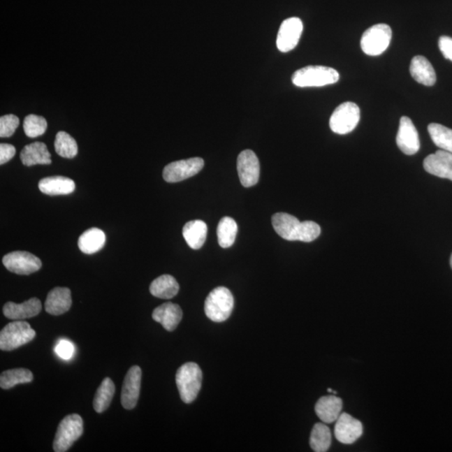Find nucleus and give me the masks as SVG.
Returning a JSON list of instances; mask_svg holds the SVG:
<instances>
[{"mask_svg": "<svg viewBox=\"0 0 452 452\" xmlns=\"http://www.w3.org/2000/svg\"><path fill=\"white\" fill-rule=\"evenodd\" d=\"M275 231L282 238L289 242H312L321 234V228L314 221H299V219L286 213L275 214L272 219Z\"/></svg>", "mask_w": 452, "mask_h": 452, "instance_id": "f257e3e1", "label": "nucleus"}, {"mask_svg": "<svg viewBox=\"0 0 452 452\" xmlns=\"http://www.w3.org/2000/svg\"><path fill=\"white\" fill-rule=\"evenodd\" d=\"M340 75L335 69L323 66H308L299 69L291 78L295 86L319 87L339 82Z\"/></svg>", "mask_w": 452, "mask_h": 452, "instance_id": "f03ea898", "label": "nucleus"}, {"mask_svg": "<svg viewBox=\"0 0 452 452\" xmlns=\"http://www.w3.org/2000/svg\"><path fill=\"white\" fill-rule=\"evenodd\" d=\"M202 379V371L196 363H186L177 371L176 384L184 403L190 404L196 400L201 391Z\"/></svg>", "mask_w": 452, "mask_h": 452, "instance_id": "7ed1b4c3", "label": "nucleus"}, {"mask_svg": "<svg viewBox=\"0 0 452 452\" xmlns=\"http://www.w3.org/2000/svg\"><path fill=\"white\" fill-rule=\"evenodd\" d=\"M234 307V298L225 286H218L207 297L205 312L207 318L215 323L225 322L230 318Z\"/></svg>", "mask_w": 452, "mask_h": 452, "instance_id": "20e7f679", "label": "nucleus"}, {"mask_svg": "<svg viewBox=\"0 0 452 452\" xmlns=\"http://www.w3.org/2000/svg\"><path fill=\"white\" fill-rule=\"evenodd\" d=\"M83 420L78 414L67 416L59 424L53 443L56 452L68 451L75 442L82 436Z\"/></svg>", "mask_w": 452, "mask_h": 452, "instance_id": "39448f33", "label": "nucleus"}, {"mask_svg": "<svg viewBox=\"0 0 452 452\" xmlns=\"http://www.w3.org/2000/svg\"><path fill=\"white\" fill-rule=\"evenodd\" d=\"M36 333L27 322L17 320L4 327L0 333V349L11 351L35 339Z\"/></svg>", "mask_w": 452, "mask_h": 452, "instance_id": "423d86ee", "label": "nucleus"}, {"mask_svg": "<svg viewBox=\"0 0 452 452\" xmlns=\"http://www.w3.org/2000/svg\"><path fill=\"white\" fill-rule=\"evenodd\" d=\"M391 38V28L388 24H375L363 34L360 41L363 52L367 56H379L386 52L390 45Z\"/></svg>", "mask_w": 452, "mask_h": 452, "instance_id": "0eeeda50", "label": "nucleus"}, {"mask_svg": "<svg viewBox=\"0 0 452 452\" xmlns=\"http://www.w3.org/2000/svg\"><path fill=\"white\" fill-rule=\"evenodd\" d=\"M360 120V109L353 103H342L333 112L329 126L333 133L344 135L356 129Z\"/></svg>", "mask_w": 452, "mask_h": 452, "instance_id": "6e6552de", "label": "nucleus"}, {"mask_svg": "<svg viewBox=\"0 0 452 452\" xmlns=\"http://www.w3.org/2000/svg\"><path fill=\"white\" fill-rule=\"evenodd\" d=\"M204 166V160L201 158L180 160L168 164L164 168L163 177L168 183H177L196 175Z\"/></svg>", "mask_w": 452, "mask_h": 452, "instance_id": "1a4fd4ad", "label": "nucleus"}, {"mask_svg": "<svg viewBox=\"0 0 452 452\" xmlns=\"http://www.w3.org/2000/svg\"><path fill=\"white\" fill-rule=\"evenodd\" d=\"M3 264L8 271L18 275H31L42 267L40 258L27 251H13L3 257Z\"/></svg>", "mask_w": 452, "mask_h": 452, "instance_id": "9d476101", "label": "nucleus"}, {"mask_svg": "<svg viewBox=\"0 0 452 452\" xmlns=\"http://www.w3.org/2000/svg\"><path fill=\"white\" fill-rule=\"evenodd\" d=\"M303 29L302 20L291 17L283 21L277 34V46L282 52H289L298 45Z\"/></svg>", "mask_w": 452, "mask_h": 452, "instance_id": "9b49d317", "label": "nucleus"}, {"mask_svg": "<svg viewBox=\"0 0 452 452\" xmlns=\"http://www.w3.org/2000/svg\"><path fill=\"white\" fill-rule=\"evenodd\" d=\"M238 171L240 183L249 188L258 183L260 178V162L251 150H244L238 156Z\"/></svg>", "mask_w": 452, "mask_h": 452, "instance_id": "f8f14e48", "label": "nucleus"}, {"mask_svg": "<svg viewBox=\"0 0 452 452\" xmlns=\"http://www.w3.org/2000/svg\"><path fill=\"white\" fill-rule=\"evenodd\" d=\"M142 370L140 367L133 366L126 373L122 384L121 403L126 409L136 407L140 395Z\"/></svg>", "mask_w": 452, "mask_h": 452, "instance_id": "ddd939ff", "label": "nucleus"}, {"mask_svg": "<svg viewBox=\"0 0 452 452\" xmlns=\"http://www.w3.org/2000/svg\"><path fill=\"white\" fill-rule=\"evenodd\" d=\"M396 143L399 149L407 155L416 154L420 150L419 134L411 118L408 117L400 118Z\"/></svg>", "mask_w": 452, "mask_h": 452, "instance_id": "4468645a", "label": "nucleus"}, {"mask_svg": "<svg viewBox=\"0 0 452 452\" xmlns=\"http://www.w3.org/2000/svg\"><path fill=\"white\" fill-rule=\"evenodd\" d=\"M361 422L347 413H342L336 421L335 436L343 444L349 445L360 439L363 435Z\"/></svg>", "mask_w": 452, "mask_h": 452, "instance_id": "2eb2a0df", "label": "nucleus"}, {"mask_svg": "<svg viewBox=\"0 0 452 452\" xmlns=\"http://www.w3.org/2000/svg\"><path fill=\"white\" fill-rule=\"evenodd\" d=\"M425 170L429 174L452 181V154L439 150L424 160Z\"/></svg>", "mask_w": 452, "mask_h": 452, "instance_id": "dca6fc26", "label": "nucleus"}, {"mask_svg": "<svg viewBox=\"0 0 452 452\" xmlns=\"http://www.w3.org/2000/svg\"><path fill=\"white\" fill-rule=\"evenodd\" d=\"M42 304L40 299L33 298L23 303L8 302L3 306V315L8 319L23 320L34 318L40 314Z\"/></svg>", "mask_w": 452, "mask_h": 452, "instance_id": "f3484780", "label": "nucleus"}, {"mask_svg": "<svg viewBox=\"0 0 452 452\" xmlns=\"http://www.w3.org/2000/svg\"><path fill=\"white\" fill-rule=\"evenodd\" d=\"M71 304V290L67 287H54L46 298L45 309L49 314L59 316L68 312Z\"/></svg>", "mask_w": 452, "mask_h": 452, "instance_id": "a211bd4d", "label": "nucleus"}, {"mask_svg": "<svg viewBox=\"0 0 452 452\" xmlns=\"http://www.w3.org/2000/svg\"><path fill=\"white\" fill-rule=\"evenodd\" d=\"M183 318V311L177 304L166 302L156 307L153 312V319L159 323L168 332L175 330Z\"/></svg>", "mask_w": 452, "mask_h": 452, "instance_id": "6ab92c4d", "label": "nucleus"}, {"mask_svg": "<svg viewBox=\"0 0 452 452\" xmlns=\"http://www.w3.org/2000/svg\"><path fill=\"white\" fill-rule=\"evenodd\" d=\"M343 401L336 395L323 396L315 405L316 416L325 424L336 422L341 415Z\"/></svg>", "mask_w": 452, "mask_h": 452, "instance_id": "aec40b11", "label": "nucleus"}, {"mask_svg": "<svg viewBox=\"0 0 452 452\" xmlns=\"http://www.w3.org/2000/svg\"><path fill=\"white\" fill-rule=\"evenodd\" d=\"M52 156L44 143L36 142L25 146L20 153L21 162L24 166L31 167L41 164L48 166L52 163Z\"/></svg>", "mask_w": 452, "mask_h": 452, "instance_id": "412c9836", "label": "nucleus"}, {"mask_svg": "<svg viewBox=\"0 0 452 452\" xmlns=\"http://www.w3.org/2000/svg\"><path fill=\"white\" fill-rule=\"evenodd\" d=\"M409 73L418 83L432 87L437 82V74L430 62L424 57L416 56L412 59Z\"/></svg>", "mask_w": 452, "mask_h": 452, "instance_id": "4be33fe9", "label": "nucleus"}, {"mask_svg": "<svg viewBox=\"0 0 452 452\" xmlns=\"http://www.w3.org/2000/svg\"><path fill=\"white\" fill-rule=\"evenodd\" d=\"M75 189V182L63 176L48 177L39 182L41 191L50 196H66L73 193Z\"/></svg>", "mask_w": 452, "mask_h": 452, "instance_id": "5701e85b", "label": "nucleus"}, {"mask_svg": "<svg viewBox=\"0 0 452 452\" xmlns=\"http://www.w3.org/2000/svg\"><path fill=\"white\" fill-rule=\"evenodd\" d=\"M185 242L193 250H198L205 244L207 236V225L201 219L189 221L183 228Z\"/></svg>", "mask_w": 452, "mask_h": 452, "instance_id": "b1692460", "label": "nucleus"}, {"mask_svg": "<svg viewBox=\"0 0 452 452\" xmlns=\"http://www.w3.org/2000/svg\"><path fill=\"white\" fill-rule=\"evenodd\" d=\"M150 290L156 298L171 299L178 294L180 285L174 277L163 275L151 283Z\"/></svg>", "mask_w": 452, "mask_h": 452, "instance_id": "393cba45", "label": "nucleus"}, {"mask_svg": "<svg viewBox=\"0 0 452 452\" xmlns=\"http://www.w3.org/2000/svg\"><path fill=\"white\" fill-rule=\"evenodd\" d=\"M105 243V235L99 228H91L80 236L78 247L85 254H94L103 248Z\"/></svg>", "mask_w": 452, "mask_h": 452, "instance_id": "a878e982", "label": "nucleus"}, {"mask_svg": "<svg viewBox=\"0 0 452 452\" xmlns=\"http://www.w3.org/2000/svg\"><path fill=\"white\" fill-rule=\"evenodd\" d=\"M115 384L110 378H105L96 392L93 400V407L96 412L103 413L111 404L114 394H115Z\"/></svg>", "mask_w": 452, "mask_h": 452, "instance_id": "bb28decb", "label": "nucleus"}, {"mask_svg": "<svg viewBox=\"0 0 452 452\" xmlns=\"http://www.w3.org/2000/svg\"><path fill=\"white\" fill-rule=\"evenodd\" d=\"M238 232V226L234 219L223 217L217 227L218 243L222 248L233 246Z\"/></svg>", "mask_w": 452, "mask_h": 452, "instance_id": "cd10ccee", "label": "nucleus"}, {"mask_svg": "<svg viewBox=\"0 0 452 452\" xmlns=\"http://www.w3.org/2000/svg\"><path fill=\"white\" fill-rule=\"evenodd\" d=\"M332 435L330 429L323 423H316L312 430L310 446L312 451L325 452L330 449Z\"/></svg>", "mask_w": 452, "mask_h": 452, "instance_id": "c85d7f7f", "label": "nucleus"}, {"mask_svg": "<svg viewBox=\"0 0 452 452\" xmlns=\"http://www.w3.org/2000/svg\"><path fill=\"white\" fill-rule=\"evenodd\" d=\"M33 379L32 372L23 367L6 370L0 375V387L8 390L17 384L31 383Z\"/></svg>", "mask_w": 452, "mask_h": 452, "instance_id": "c756f323", "label": "nucleus"}, {"mask_svg": "<svg viewBox=\"0 0 452 452\" xmlns=\"http://www.w3.org/2000/svg\"><path fill=\"white\" fill-rule=\"evenodd\" d=\"M428 132L435 145L452 154V129L441 124H430Z\"/></svg>", "mask_w": 452, "mask_h": 452, "instance_id": "7c9ffc66", "label": "nucleus"}, {"mask_svg": "<svg viewBox=\"0 0 452 452\" xmlns=\"http://www.w3.org/2000/svg\"><path fill=\"white\" fill-rule=\"evenodd\" d=\"M54 150L58 155L65 159H73L78 154L77 142L70 134L63 131L57 134Z\"/></svg>", "mask_w": 452, "mask_h": 452, "instance_id": "2f4dec72", "label": "nucleus"}, {"mask_svg": "<svg viewBox=\"0 0 452 452\" xmlns=\"http://www.w3.org/2000/svg\"><path fill=\"white\" fill-rule=\"evenodd\" d=\"M23 128L27 137L35 138L45 133L48 129V122L43 117L31 114L24 118Z\"/></svg>", "mask_w": 452, "mask_h": 452, "instance_id": "473e14b6", "label": "nucleus"}, {"mask_svg": "<svg viewBox=\"0 0 452 452\" xmlns=\"http://www.w3.org/2000/svg\"><path fill=\"white\" fill-rule=\"evenodd\" d=\"M20 119L18 117L8 114L0 117V137L10 138L18 128Z\"/></svg>", "mask_w": 452, "mask_h": 452, "instance_id": "72a5a7b5", "label": "nucleus"}, {"mask_svg": "<svg viewBox=\"0 0 452 452\" xmlns=\"http://www.w3.org/2000/svg\"><path fill=\"white\" fill-rule=\"evenodd\" d=\"M74 351V345L67 340H61L56 346V353L63 360H71L73 356Z\"/></svg>", "mask_w": 452, "mask_h": 452, "instance_id": "f704fd0d", "label": "nucleus"}, {"mask_svg": "<svg viewBox=\"0 0 452 452\" xmlns=\"http://www.w3.org/2000/svg\"><path fill=\"white\" fill-rule=\"evenodd\" d=\"M16 150L15 147L11 145H8V143H1L0 145V164L8 163L14 158L15 155Z\"/></svg>", "mask_w": 452, "mask_h": 452, "instance_id": "c9c22d12", "label": "nucleus"}, {"mask_svg": "<svg viewBox=\"0 0 452 452\" xmlns=\"http://www.w3.org/2000/svg\"><path fill=\"white\" fill-rule=\"evenodd\" d=\"M439 48L447 60L452 61V38L442 36L439 39Z\"/></svg>", "mask_w": 452, "mask_h": 452, "instance_id": "e433bc0d", "label": "nucleus"}, {"mask_svg": "<svg viewBox=\"0 0 452 452\" xmlns=\"http://www.w3.org/2000/svg\"><path fill=\"white\" fill-rule=\"evenodd\" d=\"M450 265H451V268L452 269V255H451V259H450Z\"/></svg>", "mask_w": 452, "mask_h": 452, "instance_id": "4c0bfd02", "label": "nucleus"}]
</instances>
